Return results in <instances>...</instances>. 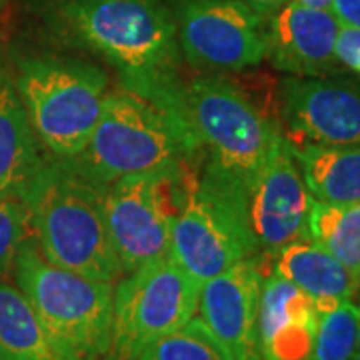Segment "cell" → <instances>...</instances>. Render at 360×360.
Instances as JSON below:
<instances>
[{
    "mask_svg": "<svg viewBox=\"0 0 360 360\" xmlns=\"http://www.w3.org/2000/svg\"><path fill=\"white\" fill-rule=\"evenodd\" d=\"M63 16L82 44L115 66L122 86L188 110L176 22L162 0H68Z\"/></svg>",
    "mask_w": 360,
    "mask_h": 360,
    "instance_id": "6da1fadb",
    "label": "cell"
},
{
    "mask_svg": "<svg viewBox=\"0 0 360 360\" xmlns=\"http://www.w3.org/2000/svg\"><path fill=\"white\" fill-rule=\"evenodd\" d=\"M202 142L191 110H176L127 86L106 92L86 146L66 162L96 184L193 160Z\"/></svg>",
    "mask_w": 360,
    "mask_h": 360,
    "instance_id": "7a4b0ae2",
    "label": "cell"
},
{
    "mask_svg": "<svg viewBox=\"0 0 360 360\" xmlns=\"http://www.w3.org/2000/svg\"><path fill=\"white\" fill-rule=\"evenodd\" d=\"M32 234L51 264L115 283L124 272L104 219V186L66 160L44 162L25 196Z\"/></svg>",
    "mask_w": 360,
    "mask_h": 360,
    "instance_id": "3957f363",
    "label": "cell"
},
{
    "mask_svg": "<svg viewBox=\"0 0 360 360\" xmlns=\"http://www.w3.org/2000/svg\"><path fill=\"white\" fill-rule=\"evenodd\" d=\"M13 270L54 359H104L112 330L115 284L51 264L32 243L20 248Z\"/></svg>",
    "mask_w": 360,
    "mask_h": 360,
    "instance_id": "277c9868",
    "label": "cell"
},
{
    "mask_svg": "<svg viewBox=\"0 0 360 360\" xmlns=\"http://www.w3.org/2000/svg\"><path fill=\"white\" fill-rule=\"evenodd\" d=\"M257 252L248 193L206 167L172 224L168 257L196 283L205 284Z\"/></svg>",
    "mask_w": 360,
    "mask_h": 360,
    "instance_id": "5b68a950",
    "label": "cell"
},
{
    "mask_svg": "<svg viewBox=\"0 0 360 360\" xmlns=\"http://www.w3.org/2000/svg\"><path fill=\"white\" fill-rule=\"evenodd\" d=\"M14 84L40 144L54 158H75L101 118L106 75L75 58H28Z\"/></svg>",
    "mask_w": 360,
    "mask_h": 360,
    "instance_id": "8992f818",
    "label": "cell"
},
{
    "mask_svg": "<svg viewBox=\"0 0 360 360\" xmlns=\"http://www.w3.org/2000/svg\"><path fill=\"white\" fill-rule=\"evenodd\" d=\"M186 103L202 148L210 153L208 167L248 193L281 127L240 86L214 72L186 84Z\"/></svg>",
    "mask_w": 360,
    "mask_h": 360,
    "instance_id": "52a82bcc",
    "label": "cell"
},
{
    "mask_svg": "<svg viewBox=\"0 0 360 360\" xmlns=\"http://www.w3.org/2000/svg\"><path fill=\"white\" fill-rule=\"evenodd\" d=\"M196 176L186 160L104 186V219L124 274L168 257L172 224Z\"/></svg>",
    "mask_w": 360,
    "mask_h": 360,
    "instance_id": "ba28073f",
    "label": "cell"
},
{
    "mask_svg": "<svg viewBox=\"0 0 360 360\" xmlns=\"http://www.w3.org/2000/svg\"><path fill=\"white\" fill-rule=\"evenodd\" d=\"M200 284L162 257L129 272L115 288L110 345L103 360H136L144 348L198 312Z\"/></svg>",
    "mask_w": 360,
    "mask_h": 360,
    "instance_id": "9c48e42d",
    "label": "cell"
},
{
    "mask_svg": "<svg viewBox=\"0 0 360 360\" xmlns=\"http://www.w3.org/2000/svg\"><path fill=\"white\" fill-rule=\"evenodd\" d=\"M182 56L210 72H240L269 56V18L240 0H172Z\"/></svg>",
    "mask_w": 360,
    "mask_h": 360,
    "instance_id": "30bf717a",
    "label": "cell"
},
{
    "mask_svg": "<svg viewBox=\"0 0 360 360\" xmlns=\"http://www.w3.org/2000/svg\"><path fill=\"white\" fill-rule=\"evenodd\" d=\"M312 196L290 142L281 132L248 188V219L258 250L276 255L290 243L309 238Z\"/></svg>",
    "mask_w": 360,
    "mask_h": 360,
    "instance_id": "8fae6325",
    "label": "cell"
},
{
    "mask_svg": "<svg viewBox=\"0 0 360 360\" xmlns=\"http://www.w3.org/2000/svg\"><path fill=\"white\" fill-rule=\"evenodd\" d=\"M281 112L290 144L360 146V84L336 78L288 77Z\"/></svg>",
    "mask_w": 360,
    "mask_h": 360,
    "instance_id": "7c38bea8",
    "label": "cell"
},
{
    "mask_svg": "<svg viewBox=\"0 0 360 360\" xmlns=\"http://www.w3.org/2000/svg\"><path fill=\"white\" fill-rule=\"evenodd\" d=\"M262 283L264 272L257 258L250 257L200 284L198 319L229 360H262L258 338Z\"/></svg>",
    "mask_w": 360,
    "mask_h": 360,
    "instance_id": "4fadbf2b",
    "label": "cell"
},
{
    "mask_svg": "<svg viewBox=\"0 0 360 360\" xmlns=\"http://www.w3.org/2000/svg\"><path fill=\"white\" fill-rule=\"evenodd\" d=\"M340 25L335 14L288 0L269 18V58L290 77L319 78L336 75V39Z\"/></svg>",
    "mask_w": 360,
    "mask_h": 360,
    "instance_id": "5bb4252c",
    "label": "cell"
},
{
    "mask_svg": "<svg viewBox=\"0 0 360 360\" xmlns=\"http://www.w3.org/2000/svg\"><path fill=\"white\" fill-rule=\"evenodd\" d=\"M316 302L278 272L264 276L258 307L262 360H314Z\"/></svg>",
    "mask_w": 360,
    "mask_h": 360,
    "instance_id": "9a60e30c",
    "label": "cell"
},
{
    "mask_svg": "<svg viewBox=\"0 0 360 360\" xmlns=\"http://www.w3.org/2000/svg\"><path fill=\"white\" fill-rule=\"evenodd\" d=\"M44 165L14 80L0 68V198H25Z\"/></svg>",
    "mask_w": 360,
    "mask_h": 360,
    "instance_id": "2e32d148",
    "label": "cell"
},
{
    "mask_svg": "<svg viewBox=\"0 0 360 360\" xmlns=\"http://www.w3.org/2000/svg\"><path fill=\"white\" fill-rule=\"evenodd\" d=\"M274 272L307 292L316 302L319 312L352 298L360 288L359 276L310 238L281 248L274 255Z\"/></svg>",
    "mask_w": 360,
    "mask_h": 360,
    "instance_id": "e0dca14e",
    "label": "cell"
},
{
    "mask_svg": "<svg viewBox=\"0 0 360 360\" xmlns=\"http://www.w3.org/2000/svg\"><path fill=\"white\" fill-rule=\"evenodd\" d=\"M310 196L319 202H360V146L290 144Z\"/></svg>",
    "mask_w": 360,
    "mask_h": 360,
    "instance_id": "ac0fdd59",
    "label": "cell"
},
{
    "mask_svg": "<svg viewBox=\"0 0 360 360\" xmlns=\"http://www.w3.org/2000/svg\"><path fill=\"white\" fill-rule=\"evenodd\" d=\"M0 360H56L18 286L0 283Z\"/></svg>",
    "mask_w": 360,
    "mask_h": 360,
    "instance_id": "d6986e66",
    "label": "cell"
},
{
    "mask_svg": "<svg viewBox=\"0 0 360 360\" xmlns=\"http://www.w3.org/2000/svg\"><path fill=\"white\" fill-rule=\"evenodd\" d=\"M309 238L360 278V202L330 205L312 198Z\"/></svg>",
    "mask_w": 360,
    "mask_h": 360,
    "instance_id": "ffe728a7",
    "label": "cell"
},
{
    "mask_svg": "<svg viewBox=\"0 0 360 360\" xmlns=\"http://www.w3.org/2000/svg\"><path fill=\"white\" fill-rule=\"evenodd\" d=\"M359 354V307L348 298L319 312L314 360H352Z\"/></svg>",
    "mask_w": 360,
    "mask_h": 360,
    "instance_id": "44dd1931",
    "label": "cell"
},
{
    "mask_svg": "<svg viewBox=\"0 0 360 360\" xmlns=\"http://www.w3.org/2000/svg\"><path fill=\"white\" fill-rule=\"evenodd\" d=\"M136 360H229V356L202 321L194 316L148 345Z\"/></svg>",
    "mask_w": 360,
    "mask_h": 360,
    "instance_id": "7402d4cb",
    "label": "cell"
},
{
    "mask_svg": "<svg viewBox=\"0 0 360 360\" xmlns=\"http://www.w3.org/2000/svg\"><path fill=\"white\" fill-rule=\"evenodd\" d=\"M32 222L25 198L2 196L0 198V272L14 266L20 248L30 243Z\"/></svg>",
    "mask_w": 360,
    "mask_h": 360,
    "instance_id": "603a6c76",
    "label": "cell"
},
{
    "mask_svg": "<svg viewBox=\"0 0 360 360\" xmlns=\"http://www.w3.org/2000/svg\"><path fill=\"white\" fill-rule=\"evenodd\" d=\"M336 56L340 65H345L360 77V30L340 26L336 39Z\"/></svg>",
    "mask_w": 360,
    "mask_h": 360,
    "instance_id": "cb8c5ba5",
    "label": "cell"
},
{
    "mask_svg": "<svg viewBox=\"0 0 360 360\" xmlns=\"http://www.w3.org/2000/svg\"><path fill=\"white\" fill-rule=\"evenodd\" d=\"M330 13L340 26L360 30V0H333Z\"/></svg>",
    "mask_w": 360,
    "mask_h": 360,
    "instance_id": "d4e9b609",
    "label": "cell"
},
{
    "mask_svg": "<svg viewBox=\"0 0 360 360\" xmlns=\"http://www.w3.org/2000/svg\"><path fill=\"white\" fill-rule=\"evenodd\" d=\"M240 2H245V4H248L250 8H255L258 14H262V16L270 18V16L276 13L281 6H284L288 0H240Z\"/></svg>",
    "mask_w": 360,
    "mask_h": 360,
    "instance_id": "484cf974",
    "label": "cell"
},
{
    "mask_svg": "<svg viewBox=\"0 0 360 360\" xmlns=\"http://www.w3.org/2000/svg\"><path fill=\"white\" fill-rule=\"evenodd\" d=\"M295 2L310 6V8H324V11H330V4H333V0H295Z\"/></svg>",
    "mask_w": 360,
    "mask_h": 360,
    "instance_id": "4316f807",
    "label": "cell"
},
{
    "mask_svg": "<svg viewBox=\"0 0 360 360\" xmlns=\"http://www.w3.org/2000/svg\"><path fill=\"white\" fill-rule=\"evenodd\" d=\"M359 350H360V307H359Z\"/></svg>",
    "mask_w": 360,
    "mask_h": 360,
    "instance_id": "83f0119b",
    "label": "cell"
},
{
    "mask_svg": "<svg viewBox=\"0 0 360 360\" xmlns=\"http://www.w3.org/2000/svg\"><path fill=\"white\" fill-rule=\"evenodd\" d=\"M352 360H360V350H359V354H356V356H354V359Z\"/></svg>",
    "mask_w": 360,
    "mask_h": 360,
    "instance_id": "f1b7e54d",
    "label": "cell"
},
{
    "mask_svg": "<svg viewBox=\"0 0 360 360\" xmlns=\"http://www.w3.org/2000/svg\"><path fill=\"white\" fill-rule=\"evenodd\" d=\"M0 2H2V0H0Z\"/></svg>",
    "mask_w": 360,
    "mask_h": 360,
    "instance_id": "f546056e",
    "label": "cell"
}]
</instances>
